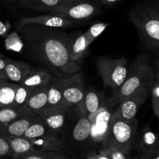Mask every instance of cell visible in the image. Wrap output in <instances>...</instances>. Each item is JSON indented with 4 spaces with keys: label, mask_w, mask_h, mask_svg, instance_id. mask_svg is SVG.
Wrapping results in <instances>:
<instances>
[{
    "label": "cell",
    "mask_w": 159,
    "mask_h": 159,
    "mask_svg": "<svg viewBox=\"0 0 159 159\" xmlns=\"http://www.w3.org/2000/svg\"><path fill=\"white\" fill-rule=\"evenodd\" d=\"M63 28L30 23L17 29L26 54L60 77L80 72V65L73 61L68 51L69 37Z\"/></svg>",
    "instance_id": "6da1fadb"
},
{
    "label": "cell",
    "mask_w": 159,
    "mask_h": 159,
    "mask_svg": "<svg viewBox=\"0 0 159 159\" xmlns=\"http://www.w3.org/2000/svg\"><path fill=\"white\" fill-rule=\"evenodd\" d=\"M65 153L86 157L96 152L92 138V124L82 105L76 106L69 124L62 135Z\"/></svg>",
    "instance_id": "7a4b0ae2"
},
{
    "label": "cell",
    "mask_w": 159,
    "mask_h": 159,
    "mask_svg": "<svg viewBox=\"0 0 159 159\" xmlns=\"http://www.w3.org/2000/svg\"><path fill=\"white\" fill-rule=\"evenodd\" d=\"M155 68L150 57L146 53L140 54L129 67L128 75L123 85L113 91L110 99L115 106L141 88L152 89L155 82Z\"/></svg>",
    "instance_id": "3957f363"
},
{
    "label": "cell",
    "mask_w": 159,
    "mask_h": 159,
    "mask_svg": "<svg viewBox=\"0 0 159 159\" xmlns=\"http://www.w3.org/2000/svg\"><path fill=\"white\" fill-rule=\"evenodd\" d=\"M129 19L138 29L147 49L159 56V7L138 4L129 12Z\"/></svg>",
    "instance_id": "277c9868"
},
{
    "label": "cell",
    "mask_w": 159,
    "mask_h": 159,
    "mask_svg": "<svg viewBox=\"0 0 159 159\" xmlns=\"http://www.w3.org/2000/svg\"><path fill=\"white\" fill-rule=\"evenodd\" d=\"M138 120H126L113 113L108 133L99 151L116 149L129 155L138 134Z\"/></svg>",
    "instance_id": "5b68a950"
},
{
    "label": "cell",
    "mask_w": 159,
    "mask_h": 159,
    "mask_svg": "<svg viewBox=\"0 0 159 159\" xmlns=\"http://www.w3.org/2000/svg\"><path fill=\"white\" fill-rule=\"evenodd\" d=\"M99 74L104 86L116 91L120 88L128 75L129 66L125 57L111 58L101 57L96 60Z\"/></svg>",
    "instance_id": "8992f818"
},
{
    "label": "cell",
    "mask_w": 159,
    "mask_h": 159,
    "mask_svg": "<svg viewBox=\"0 0 159 159\" xmlns=\"http://www.w3.org/2000/svg\"><path fill=\"white\" fill-rule=\"evenodd\" d=\"M100 10L97 0H68L51 9L48 14L58 16L67 20L79 21L94 16Z\"/></svg>",
    "instance_id": "52a82bcc"
},
{
    "label": "cell",
    "mask_w": 159,
    "mask_h": 159,
    "mask_svg": "<svg viewBox=\"0 0 159 159\" xmlns=\"http://www.w3.org/2000/svg\"><path fill=\"white\" fill-rule=\"evenodd\" d=\"M115 105L111 99L104 101L99 111L95 114L92 124V138L95 151L99 152L108 133L110 120L114 111Z\"/></svg>",
    "instance_id": "ba28073f"
},
{
    "label": "cell",
    "mask_w": 159,
    "mask_h": 159,
    "mask_svg": "<svg viewBox=\"0 0 159 159\" xmlns=\"http://www.w3.org/2000/svg\"><path fill=\"white\" fill-rule=\"evenodd\" d=\"M83 78L80 72L64 78L63 97L65 108H71L82 104L86 94Z\"/></svg>",
    "instance_id": "9c48e42d"
},
{
    "label": "cell",
    "mask_w": 159,
    "mask_h": 159,
    "mask_svg": "<svg viewBox=\"0 0 159 159\" xmlns=\"http://www.w3.org/2000/svg\"><path fill=\"white\" fill-rule=\"evenodd\" d=\"M151 89L141 88L130 94L116 105L113 113L119 117L126 120L136 118L140 107L144 103L148 97Z\"/></svg>",
    "instance_id": "30bf717a"
},
{
    "label": "cell",
    "mask_w": 159,
    "mask_h": 159,
    "mask_svg": "<svg viewBox=\"0 0 159 159\" xmlns=\"http://www.w3.org/2000/svg\"><path fill=\"white\" fill-rule=\"evenodd\" d=\"M75 109V107H73L57 111L47 112L38 116L48 128L62 138V135L71 121Z\"/></svg>",
    "instance_id": "8fae6325"
},
{
    "label": "cell",
    "mask_w": 159,
    "mask_h": 159,
    "mask_svg": "<svg viewBox=\"0 0 159 159\" xmlns=\"http://www.w3.org/2000/svg\"><path fill=\"white\" fill-rule=\"evenodd\" d=\"M158 133H155L149 125H146L137 134L134 145L140 156L148 157L153 155L158 149Z\"/></svg>",
    "instance_id": "7c38bea8"
},
{
    "label": "cell",
    "mask_w": 159,
    "mask_h": 159,
    "mask_svg": "<svg viewBox=\"0 0 159 159\" xmlns=\"http://www.w3.org/2000/svg\"><path fill=\"white\" fill-rule=\"evenodd\" d=\"M38 118V115L30 112L0 128V136L5 138L23 136L28 127Z\"/></svg>",
    "instance_id": "4fadbf2b"
},
{
    "label": "cell",
    "mask_w": 159,
    "mask_h": 159,
    "mask_svg": "<svg viewBox=\"0 0 159 159\" xmlns=\"http://www.w3.org/2000/svg\"><path fill=\"white\" fill-rule=\"evenodd\" d=\"M78 21L67 20L63 17L58 16L52 14H46V15L38 16H27L23 17L20 19L18 23V27H22L26 24L30 23H36V24L43 25L46 26H51V27L57 28H66L71 26L77 23Z\"/></svg>",
    "instance_id": "5bb4252c"
},
{
    "label": "cell",
    "mask_w": 159,
    "mask_h": 159,
    "mask_svg": "<svg viewBox=\"0 0 159 159\" xmlns=\"http://www.w3.org/2000/svg\"><path fill=\"white\" fill-rule=\"evenodd\" d=\"M33 67L29 64L9 59L2 73V81L19 84L30 73Z\"/></svg>",
    "instance_id": "9a60e30c"
},
{
    "label": "cell",
    "mask_w": 159,
    "mask_h": 159,
    "mask_svg": "<svg viewBox=\"0 0 159 159\" xmlns=\"http://www.w3.org/2000/svg\"><path fill=\"white\" fill-rule=\"evenodd\" d=\"M57 76L47 68H33L30 73L19 84L31 89H37L48 85Z\"/></svg>",
    "instance_id": "2e32d148"
},
{
    "label": "cell",
    "mask_w": 159,
    "mask_h": 159,
    "mask_svg": "<svg viewBox=\"0 0 159 159\" xmlns=\"http://www.w3.org/2000/svg\"><path fill=\"white\" fill-rule=\"evenodd\" d=\"M64 78L65 77L57 76L48 85V107L43 113L57 111V110L65 109L64 107L63 97Z\"/></svg>",
    "instance_id": "e0dca14e"
},
{
    "label": "cell",
    "mask_w": 159,
    "mask_h": 159,
    "mask_svg": "<svg viewBox=\"0 0 159 159\" xmlns=\"http://www.w3.org/2000/svg\"><path fill=\"white\" fill-rule=\"evenodd\" d=\"M30 141H32L36 151L65 153V146L62 138L55 133L48 134Z\"/></svg>",
    "instance_id": "ac0fdd59"
},
{
    "label": "cell",
    "mask_w": 159,
    "mask_h": 159,
    "mask_svg": "<svg viewBox=\"0 0 159 159\" xmlns=\"http://www.w3.org/2000/svg\"><path fill=\"white\" fill-rule=\"evenodd\" d=\"M89 45L90 43L85 37V33L75 34L72 37H69L68 51L71 60L79 63L85 56Z\"/></svg>",
    "instance_id": "d6986e66"
},
{
    "label": "cell",
    "mask_w": 159,
    "mask_h": 159,
    "mask_svg": "<svg viewBox=\"0 0 159 159\" xmlns=\"http://www.w3.org/2000/svg\"><path fill=\"white\" fill-rule=\"evenodd\" d=\"M48 85L37 89L26 102L25 107L32 113L40 115L46 110L48 103Z\"/></svg>",
    "instance_id": "ffe728a7"
},
{
    "label": "cell",
    "mask_w": 159,
    "mask_h": 159,
    "mask_svg": "<svg viewBox=\"0 0 159 159\" xmlns=\"http://www.w3.org/2000/svg\"><path fill=\"white\" fill-rule=\"evenodd\" d=\"M104 101H105V98L99 92L93 88H89L87 89L85 99L81 105L85 110L90 121L93 120L95 114L101 108Z\"/></svg>",
    "instance_id": "44dd1931"
},
{
    "label": "cell",
    "mask_w": 159,
    "mask_h": 159,
    "mask_svg": "<svg viewBox=\"0 0 159 159\" xmlns=\"http://www.w3.org/2000/svg\"><path fill=\"white\" fill-rule=\"evenodd\" d=\"M68 0H19L21 7L48 13L51 9L66 2Z\"/></svg>",
    "instance_id": "7402d4cb"
},
{
    "label": "cell",
    "mask_w": 159,
    "mask_h": 159,
    "mask_svg": "<svg viewBox=\"0 0 159 159\" xmlns=\"http://www.w3.org/2000/svg\"><path fill=\"white\" fill-rule=\"evenodd\" d=\"M9 141L12 156L23 155L37 152L36 151L32 141L25 137H13L6 138Z\"/></svg>",
    "instance_id": "603a6c76"
},
{
    "label": "cell",
    "mask_w": 159,
    "mask_h": 159,
    "mask_svg": "<svg viewBox=\"0 0 159 159\" xmlns=\"http://www.w3.org/2000/svg\"><path fill=\"white\" fill-rule=\"evenodd\" d=\"M17 84L0 80V108L13 106Z\"/></svg>",
    "instance_id": "cb8c5ba5"
},
{
    "label": "cell",
    "mask_w": 159,
    "mask_h": 159,
    "mask_svg": "<svg viewBox=\"0 0 159 159\" xmlns=\"http://www.w3.org/2000/svg\"><path fill=\"white\" fill-rule=\"evenodd\" d=\"M31 112L26 107H10L0 108V128L12 122L20 116Z\"/></svg>",
    "instance_id": "d4e9b609"
},
{
    "label": "cell",
    "mask_w": 159,
    "mask_h": 159,
    "mask_svg": "<svg viewBox=\"0 0 159 159\" xmlns=\"http://www.w3.org/2000/svg\"><path fill=\"white\" fill-rule=\"evenodd\" d=\"M5 47L9 51L19 53L22 52L24 50V43L18 31H14L6 36L5 40Z\"/></svg>",
    "instance_id": "484cf974"
},
{
    "label": "cell",
    "mask_w": 159,
    "mask_h": 159,
    "mask_svg": "<svg viewBox=\"0 0 159 159\" xmlns=\"http://www.w3.org/2000/svg\"><path fill=\"white\" fill-rule=\"evenodd\" d=\"M65 152H37L23 155L12 156L10 159H60L65 156Z\"/></svg>",
    "instance_id": "4316f807"
},
{
    "label": "cell",
    "mask_w": 159,
    "mask_h": 159,
    "mask_svg": "<svg viewBox=\"0 0 159 159\" xmlns=\"http://www.w3.org/2000/svg\"><path fill=\"white\" fill-rule=\"evenodd\" d=\"M34 90L35 89H31L24 86V85L17 84L15 99H14L13 106L12 107H24L27 100L29 99V98L30 97L32 93H34Z\"/></svg>",
    "instance_id": "83f0119b"
},
{
    "label": "cell",
    "mask_w": 159,
    "mask_h": 159,
    "mask_svg": "<svg viewBox=\"0 0 159 159\" xmlns=\"http://www.w3.org/2000/svg\"><path fill=\"white\" fill-rule=\"evenodd\" d=\"M110 25V23H96L89 28L86 32H85L89 43L91 44Z\"/></svg>",
    "instance_id": "f1b7e54d"
},
{
    "label": "cell",
    "mask_w": 159,
    "mask_h": 159,
    "mask_svg": "<svg viewBox=\"0 0 159 159\" xmlns=\"http://www.w3.org/2000/svg\"><path fill=\"white\" fill-rule=\"evenodd\" d=\"M12 157L10 146L6 138L0 136V159H8Z\"/></svg>",
    "instance_id": "f546056e"
},
{
    "label": "cell",
    "mask_w": 159,
    "mask_h": 159,
    "mask_svg": "<svg viewBox=\"0 0 159 159\" xmlns=\"http://www.w3.org/2000/svg\"><path fill=\"white\" fill-rule=\"evenodd\" d=\"M107 152L110 159H130L128 157L129 155H126L123 152L116 149H109V150H102Z\"/></svg>",
    "instance_id": "4dcf8cb0"
},
{
    "label": "cell",
    "mask_w": 159,
    "mask_h": 159,
    "mask_svg": "<svg viewBox=\"0 0 159 159\" xmlns=\"http://www.w3.org/2000/svg\"><path fill=\"white\" fill-rule=\"evenodd\" d=\"M86 159H110L108 154L105 151L93 152L89 154L86 156Z\"/></svg>",
    "instance_id": "1f68e13d"
},
{
    "label": "cell",
    "mask_w": 159,
    "mask_h": 159,
    "mask_svg": "<svg viewBox=\"0 0 159 159\" xmlns=\"http://www.w3.org/2000/svg\"><path fill=\"white\" fill-rule=\"evenodd\" d=\"M151 93H152V101L159 99V79H155V82L151 89Z\"/></svg>",
    "instance_id": "d6a6232c"
},
{
    "label": "cell",
    "mask_w": 159,
    "mask_h": 159,
    "mask_svg": "<svg viewBox=\"0 0 159 159\" xmlns=\"http://www.w3.org/2000/svg\"><path fill=\"white\" fill-rule=\"evenodd\" d=\"M10 29L11 26L9 23H4L0 20V37H6L9 34Z\"/></svg>",
    "instance_id": "836d02e7"
},
{
    "label": "cell",
    "mask_w": 159,
    "mask_h": 159,
    "mask_svg": "<svg viewBox=\"0 0 159 159\" xmlns=\"http://www.w3.org/2000/svg\"><path fill=\"white\" fill-rule=\"evenodd\" d=\"M9 61V58H0V80H2V73L4 71L5 68H6L7 62Z\"/></svg>",
    "instance_id": "e575fe53"
},
{
    "label": "cell",
    "mask_w": 159,
    "mask_h": 159,
    "mask_svg": "<svg viewBox=\"0 0 159 159\" xmlns=\"http://www.w3.org/2000/svg\"><path fill=\"white\" fill-rule=\"evenodd\" d=\"M152 107H153L154 112H155L157 117L159 119V99H157V100H155V101H152Z\"/></svg>",
    "instance_id": "d590c367"
},
{
    "label": "cell",
    "mask_w": 159,
    "mask_h": 159,
    "mask_svg": "<svg viewBox=\"0 0 159 159\" xmlns=\"http://www.w3.org/2000/svg\"><path fill=\"white\" fill-rule=\"evenodd\" d=\"M99 4L106 5V6H111V5L115 4L118 2L120 0H97Z\"/></svg>",
    "instance_id": "8d00e7d4"
},
{
    "label": "cell",
    "mask_w": 159,
    "mask_h": 159,
    "mask_svg": "<svg viewBox=\"0 0 159 159\" xmlns=\"http://www.w3.org/2000/svg\"><path fill=\"white\" fill-rule=\"evenodd\" d=\"M142 157H144V156H142ZM144 158L145 159H159V149H157L156 152H155L153 155H151V156L144 157Z\"/></svg>",
    "instance_id": "74e56055"
},
{
    "label": "cell",
    "mask_w": 159,
    "mask_h": 159,
    "mask_svg": "<svg viewBox=\"0 0 159 159\" xmlns=\"http://www.w3.org/2000/svg\"><path fill=\"white\" fill-rule=\"evenodd\" d=\"M156 75H159V56L155 61V77Z\"/></svg>",
    "instance_id": "f35d334b"
},
{
    "label": "cell",
    "mask_w": 159,
    "mask_h": 159,
    "mask_svg": "<svg viewBox=\"0 0 159 159\" xmlns=\"http://www.w3.org/2000/svg\"><path fill=\"white\" fill-rule=\"evenodd\" d=\"M130 159H145V158L142 156H139L138 158H130Z\"/></svg>",
    "instance_id": "ab89813d"
},
{
    "label": "cell",
    "mask_w": 159,
    "mask_h": 159,
    "mask_svg": "<svg viewBox=\"0 0 159 159\" xmlns=\"http://www.w3.org/2000/svg\"><path fill=\"white\" fill-rule=\"evenodd\" d=\"M60 159H71V158H68V155H65V156H64L63 158H60Z\"/></svg>",
    "instance_id": "60d3db41"
},
{
    "label": "cell",
    "mask_w": 159,
    "mask_h": 159,
    "mask_svg": "<svg viewBox=\"0 0 159 159\" xmlns=\"http://www.w3.org/2000/svg\"><path fill=\"white\" fill-rule=\"evenodd\" d=\"M5 57H5L3 54H2L1 53H0V58H5Z\"/></svg>",
    "instance_id": "b9f144b4"
},
{
    "label": "cell",
    "mask_w": 159,
    "mask_h": 159,
    "mask_svg": "<svg viewBox=\"0 0 159 159\" xmlns=\"http://www.w3.org/2000/svg\"><path fill=\"white\" fill-rule=\"evenodd\" d=\"M158 149H159V130L158 132Z\"/></svg>",
    "instance_id": "7bdbcfd3"
},
{
    "label": "cell",
    "mask_w": 159,
    "mask_h": 159,
    "mask_svg": "<svg viewBox=\"0 0 159 159\" xmlns=\"http://www.w3.org/2000/svg\"><path fill=\"white\" fill-rule=\"evenodd\" d=\"M6 1H9V2H14V1H17V0H6ZM19 1V0H18Z\"/></svg>",
    "instance_id": "ee69618b"
},
{
    "label": "cell",
    "mask_w": 159,
    "mask_h": 159,
    "mask_svg": "<svg viewBox=\"0 0 159 159\" xmlns=\"http://www.w3.org/2000/svg\"><path fill=\"white\" fill-rule=\"evenodd\" d=\"M155 79H159V75L155 76Z\"/></svg>",
    "instance_id": "f6af8a7d"
},
{
    "label": "cell",
    "mask_w": 159,
    "mask_h": 159,
    "mask_svg": "<svg viewBox=\"0 0 159 159\" xmlns=\"http://www.w3.org/2000/svg\"><path fill=\"white\" fill-rule=\"evenodd\" d=\"M0 13H1V12H0Z\"/></svg>",
    "instance_id": "bcb514c9"
}]
</instances>
